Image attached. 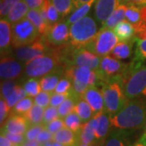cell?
<instances>
[{
    "label": "cell",
    "instance_id": "56",
    "mask_svg": "<svg viewBox=\"0 0 146 146\" xmlns=\"http://www.w3.org/2000/svg\"><path fill=\"white\" fill-rule=\"evenodd\" d=\"M21 146H42V145L36 140H35V141H28V140H26Z\"/></svg>",
    "mask_w": 146,
    "mask_h": 146
},
{
    "label": "cell",
    "instance_id": "25",
    "mask_svg": "<svg viewBox=\"0 0 146 146\" xmlns=\"http://www.w3.org/2000/svg\"><path fill=\"white\" fill-rule=\"evenodd\" d=\"M80 98H80L72 89L66 100L58 107L59 118L64 119L67 115L73 112L75 110L76 105Z\"/></svg>",
    "mask_w": 146,
    "mask_h": 146
},
{
    "label": "cell",
    "instance_id": "34",
    "mask_svg": "<svg viewBox=\"0 0 146 146\" xmlns=\"http://www.w3.org/2000/svg\"><path fill=\"white\" fill-rule=\"evenodd\" d=\"M23 88L25 90L27 96L31 98H35L42 90L40 81L37 78H28L23 83Z\"/></svg>",
    "mask_w": 146,
    "mask_h": 146
},
{
    "label": "cell",
    "instance_id": "12",
    "mask_svg": "<svg viewBox=\"0 0 146 146\" xmlns=\"http://www.w3.org/2000/svg\"><path fill=\"white\" fill-rule=\"evenodd\" d=\"M25 64L15 57L8 55L1 56L0 76L2 80H16L22 76L25 72Z\"/></svg>",
    "mask_w": 146,
    "mask_h": 146
},
{
    "label": "cell",
    "instance_id": "42",
    "mask_svg": "<svg viewBox=\"0 0 146 146\" xmlns=\"http://www.w3.org/2000/svg\"><path fill=\"white\" fill-rule=\"evenodd\" d=\"M52 94L47 93L45 91H42L39 94H37L36 97L34 98V104L37 105L41 106L42 108H46L49 106L50 103V98H51Z\"/></svg>",
    "mask_w": 146,
    "mask_h": 146
},
{
    "label": "cell",
    "instance_id": "13",
    "mask_svg": "<svg viewBox=\"0 0 146 146\" xmlns=\"http://www.w3.org/2000/svg\"><path fill=\"white\" fill-rule=\"evenodd\" d=\"M90 122L94 127L97 141H106L111 128L110 115L104 109L98 114L94 115Z\"/></svg>",
    "mask_w": 146,
    "mask_h": 146
},
{
    "label": "cell",
    "instance_id": "27",
    "mask_svg": "<svg viewBox=\"0 0 146 146\" xmlns=\"http://www.w3.org/2000/svg\"><path fill=\"white\" fill-rule=\"evenodd\" d=\"M26 18L31 21L32 24L36 27L40 34L44 35L48 31L50 25L42 18L39 9H30L27 13Z\"/></svg>",
    "mask_w": 146,
    "mask_h": 146
},
{
    "label": "cell",
    "instance_id": "46",
    "mask_svg": "<svg viewBox=\"0 0 146 146\" xmlns=\"http://www.w3.org/2000/svg\"><path fill=\"white\" fill-rule=\"evenodd\" d=\"M1 134L4 135L6 137H7L10 141L14 145L21 146L25 141H26L25 135H16V134H11L9 132H7L4 131H1Z\"/></svg>",
    "mask_w": 146,
    "mask_h": 146
},
{
    "label": "cell",
    "instance_id": "2",
    "mask_svg": "<svg viewBox=\"0 0 146 146\" xmlns=\"http://www.w3.org/2000/svg\"><path fill=\"white\" fill-rule=\"evenodd\" d=\"M123 91L127 99H146V65L132 59L122 76Z\"/></svg>",
    "mask_w": 146,
    "mask_h": 146
},
{
    "label": "cell",
    "instance_id": "49",
    "mask_svg": "<svg viewBox=\"0 0 146 146\" xmlns=\"http://www.w3.org/2000/svg\"><path fill=\"white\" fill-rule=\"evenodd\" d=\"M11 110L8 108L6 101L3 98L0 100V123L1 126H3V122L5 121L7 117L8 116V114H10Z\"/></svg>",
    "mask_w": 146,
    "mask_h": 146
},
{
    "label": "cell",
    "instance_id": "3",
    "mask_svg": "<svg viewBox=\"0 0 146 146\" xmlns=\"http://www.w3.org/2000/svg\"><path fill=\"white\" fill-rule=\"evenodd\" d=\"M63 69L69 67H88L98 70L101 58L86 48H75L69 43L58 47Z\"/></svg>",
    "mask_w": 146,
    "mask_h": 146
},
{
    "label": "cell",
    "instance_id": "22",
    "mask_svg": "<svg viewBox=\"0 0 146 146\" xmlns=\"http://www.w3.org/2000/svg\"><path fill=\"white\" fill-rule=\"evenodd\" d=\"M116 36L121 42H128L135 38L136 30L133 25L127 21H121L114 29Z\"/></svg>",
    "mask_w": 146,
    "mask_h": 146
},
{
    "label": "cell",
    "instance_id": "50",
    "mask_svg": "<svg viewBox=\"0 0 146 146\" xmlns=\"http://www.w3.org/2000/svg\"><path fill=\"white\" fill-rule=\"evenodd\" d=\"M53 136H54V135L52 133H50L49 131H47L46 128H44L40 132V134L38 135L37 138H36V141H38L41 145H42V144L46 143L48 141H53Z\"/></svg>",
    "mask_w": 146,
    "mask_h": 146
},
{
    "label": "cell",
    "instance_id": "6",
    "mask_svg": "<svg viewBox=\"0 0 146 146\" xmlns=\"http://www.w3.org/2000/svg\"><path fill=\"white\" fill-rule=\"evenodd\" d=\"M98 33L97 21L92 16H86L70 25L69 44L75 48H85Z\"/></svg>",
    "mask_w": 146,
    "mask_h": 146
},
{
    "label": "cell",
    "instance_id": "36",
    "mask_svg": "<svg viewBox=\"0 0 146 146\" xmlns=\"http://www.w3.org/2000/svg\"><path fill=\"white\" fill-rule=\"evenodd\" d=\"M33 102L34 101L31 97H26L16 103V106L11 110V114L25 115L33 107Z\"/></svg>",
    "mask_w": 146,
    "mask_h": 146
},
{
    "label": "cell",
    "instance_id": "41",
    "mask_svg": "<svg viewBox=\"0 0 146 146\" xmlns=\"http://www.w3.org/2000/svg\"><path fill=\"white\" fill-rule=\"evenodd\" d=\"M22 0H1L0 3V16L1 19L5 18L8 15L10 11Z\"/></svg>",
    "mask_w": 146,
    "mask_h": 146
},
{
    "label": "cell",
    "instance_id": "43",
    "mask_svg": "<svg viewBox=\"0 0 146 146\" xmlns=\"http://www.w3.org/2000/svg\"><path fill=\"white\" fill-rule=\"evenodd\" d=\"M45 128L44 124H36V125H30L28 130L25 132V139L28 141H35L36 140L40 132Z\"/></svg>",
    "mask_w": 146,
    "mask_h": 146
},
{
    "label": "cell",
    "instance_id": "29",
    "mask_svg": "<svg viewBox=\"0 0 146 146\" xmlns=\"http://www.w3.org/2000/svg\"><path fill=\"white\" fill-rule=\"evenodd\" d=\"M95 2H96V0H90L87 3L84 4L80 7H79L78 9L74 11L72 13L70 16H68V18L66 19L67 24L70 26L74 23H76L80 20L83 19L84 17H85L88 15L92 6L95 3Z\"/></svg>",
    "mask_w": 146,
    "mask_h": 146
},
{
    "label": "cell",
    "instance_id": "33",
    "mask_svg": "<svg viewBox=\"0 0 146 146\" xmlns=\"http://www.w3.org/2000/svg\"><path fill=\"white\" fill-rule=\"evenodd\" d=\"M63 120H64L65 127L69 128L75 132H79L84 124L82 120L80 119V118L76 113L75 110L72 113H70L68 115H67L63 119Z\"/></svg>",
    "mask_w": 146,
    "mask_h": 146
},
{
    "label": "cell",
    "instance_id": "54",
    "mask_svg": "<svg viewBox=\"0 0 146 146\" xmlns=\"http://www.w3.org/2000/svg\"><path fill=\"white\" fill-rule=\"evenodd\" d=\"M13 145L12 143L11 142L10 140L6 137L4 135L1 134L0 136V146H11Z\"/></svg>",
    "mask_w": 146,
    "mask_h": 146
},
{
    "label": "cell",
    "instance_id": "5",
    "mask_svg": "<svg viewBox=\"0 0 146 146\" xmlns=\"http://www.w3.org/2000/svg\"><path fill=\"white\" fill-rule=\"evenodd\" d=\"M58 70H64L58 47L52 48L45 55L27 63L25 68V76L26 78H41Z\"/></svg>",
    "mask_w": 146,
    "mask_h": 146
},
{
    "label": "cell",
    "instance_id": "55",
    "mask_svg": "<svg viewBox=\"0 0 146 146\" xmlns=\"http://www.w3.org/2000/svg\"><path fill=\"white\" fill-rule=\"evenodd\" d=\"M90 0H72L73 7H74V11L78 9L79 7H80L84 4L87 3Z\"/></svg>",
    "mask_w": 146,
    "mask_h": 146
},
{
    "label": "cell",
    "instance_id": "20",
    "mask_svg": "<svg viewBox=\"0 0 146 146\" xmlns=\"http://www.w3.org/2000/svg\"><path fill=\"white\" fill-rule=\"evenodd\" d=\"M79 132H75L69 128L63 127V129L54 134L53 141L64 146H80V140Z\"/></svg>",
    "mask_w": 146,
    "mask_h": 146
},
{
    "label": "cell",
    "instance_id": "10",
    "mask_svg": "<svg viewBox=\"0 0 146 146\" xmlns=\"http://www.w3.org/2000/svg\"><path fill=\"white\" fill-rule=\"evenodd\" d=\"M44 41L50 48H58L67 45L70 40V26L66 21H60L49 28L43 35Z\"/></svg>",
    "mask_w": 146,
    "mask_h": 146
},
{
    "label": "cell",
    "instance_id": "16",
    "mask_svg": "<svg viewBox=\"0 0 146 146\" xmlns=\"http://www.w3.org/2000/svg\"><path fill=\"white\" fill-rule=\"evenodd\" d=\"M29 126L25 115L10 114L3 126H2L1 131H4L11 134L25 135Z\"/></svg>",
    "mask_w": 146,
    "mask_h": 146
},
{
    "label": "cell",
    "instance_id": "51",
    "mask_svg": "<svg viewBox=\"0 0 146 146\" xmlns=\"http://www.w3.org/2000/svg\"><path fill=\"white\" fill-rule=\"evenodd\" d=\"M30 9H41L45 0H24Z\"/></svg>",
    "mask_w": 146,
    "mask_h": 146
},
{
    "label": "cell",
    "instance_id": "57",
    "mask_svg": "<svg viewBox=\"0 0 146 146\" xmlns=\"http://www.w3.org/2000/svg\"><path fill=\"white\" fill-rule=\"evenodd\" d=\"M105 141H96L89 146H104Z\"/></svg>",
    "mask_w": 146,
    "mask_h": 146
},
{
    "label": "cell",
    "instance_id": "37",
    "mask_svg": "<svg viewBox=\"0 0 146 146\" xmlns=\"http://www.w3.org/2000/svg\"><path fill=\"white\" fill-rule=\"evenodd\" d=\"M26 96L27 94L25 89L23 87L20 86V85H17L15 90L7 98V99L5 100L8 108L10 110L12 109L19 101L26 98Z\"/></svg>",
    "mask_w": 146,
    "mask_h": 146
},
{
    "label": "cell",
    "instance_id": "24",
    "mask_svg": "<svg viewBox=\"0 0 146 146\" xmlns=\"http://www.w3.org/2000/svg\"><path fill=\"white\" fill-rule=\"evenodd\" d=\"M127 6L126 4H120L115 11L111 14V16L108 18V20L102 25L100 29H114L115 27L120 23L121 21H124L126 19L125 13Z\"/></svg>",
    "mask_w": 146,
    "mask_h": 146
},
{
    "label": "cell",
    "instance_id": "9",
    "mask_svg": "<svg viewBox=\"0 0 146 146\" xmlns=\"http://www.w3.org/2000/svg\"><path fill=\"white\" fill-rule=\"evenodd\" d=\"M51 49L46 44L43 35H41L33 43L15 49L13 57L26 64L35 58L45 55Z\"/></svg>",
    "mask_w": 146,
    "mask_h": 146
},
{
    "label": "cell",
    "instance_id": "40",
    "mask_svg": "<svg viewBox=\"0 0 146 146\" xmlns=\"http://www.w3.org/2000/svg\"><path fill=\"white\" fill-rule=\"evenodd\" d=\"M72 89V80L63 76L58 84L57 87L54 90V93L59 94H68L71 92Z\"/></svg>",
    "mask_w": 146,
    "mask_h": 146
},
{
    "label": "cell",
    "instance_id": "7",
    "mask_svg": "<svg viewBox=\"0 0 146 146\" xmlns=\"http://www.w3.org/2000/svg\"><path fill=\"white\" fill-rule=\"evenodd\" d=\"M40 33L26 17L12 25L11 46L14 49L32 44L41 36Z\"/></svg>",
    "mask_w": 146,
    "mask_h": 146
},
{
    "label": "cell",
    "instance_id": "39",
    "mask_svg": "<svg viewBox=\"0 0 146 146\" xmlns=\"http://www.w3.org/2000/svg\"><path fill=\"white\" fill-rule=\"evenodd\" d=\"M18 84L15 80H2L1 83V98L7 99L11 93L15 90Z\"/></svg>",
    "mask_w": 146,
    "mask_h": 146
},
{
    "label": "cell",
    "instance_id": "1",
    "mask_svg": "<svg viewBox=\"0 0 146 146\" xmlns=\"http://www.w3.org/2000/svg\"><path fill=\"white\" fill-rule=\"evenodd\" d=\"M111 128L139 131L146 126V99H128L123 109L110 116Z\"/></svg>",
    "mask_w": 146,
    "mask_h": 146
},
{
    "label": "cell",
    "instance_id": "23",
    "mask_svg": "<svg viewBox=\"0 0 146 146\" xmlns=\"http://www.w3.org/2000/svg\"><path fill=\"white\" fill-rule=\"evenodd\" d=\"M134 45H136L135 38L128 42H119L115 46L112 52L110 53V54L112 57L119 60L127 59L132 56Z\"/></svg>",
    "mask_w": 146,
    "mask_h": 146
},
{
    "label": "cell",
    "instance_id": "28",
    "mask_svg": "<svg viewBox=\"0 0 146 146\" xmlns=\"http://www.w3.org/2000/svg\"><path fill=\"white\" fill-rule=\"evenodd\" d=\"M79 134H80V143L82 144L90 145L97 141L96 135H95V129L92 123L90 122V120L89 122L84 123Z\"/></svg>",
    "mask_w": 146,
    "mask_h": 146
},
{
    "label": "cell",
    "instance_id": "4",
    "mask_svg": "<svg viewBox=\"0 0 146 146\" xmlns=\"http://www.w3.org/2000/svg\"><path fill=\"white\" fill-rule=\"evenodd\" d=\"M100 87L104 98L105 110L113 116L123 109L128 101L124 94L122 77L108 79L101 84Z\"/></svg>",
    "mask_w": 146,
    "mask_h": 146
},
{
    "label": "cell",
    "instance_id": "30",
    "mask_svg": "<svg viewBox=\"0 0 146 146\" xmlns=\"http://www.w3.org/2000/svg\"><path fill=\"white\" fill-rule=\"evenodd\" d=\"M76 113L79 115L80 119L82 120L83 123L89 122L94 116V111L89 104L83 98H80L77 102L75 107Z\"/></svg>",
    "mask_w": 146,
    "mask_h": 146
},
{
    "label": "cell",
    "instance_id": "35",
    "mask_svg": "<svg viewBox=\"0 0 146 146\" xmlns=\"http://www.w3.org/2000/svg\"><path fill=\"white\" fill-rule=\"evenodd\" d=\"M43 6L46 7V10L47 21H48V24L50 26H51L61 21L62 17L56 9V7L53 5L50 0H45Z\"/></svg>",
    "mask_w": 146,
    "mask_h": 146
},
{
    "label": "cell",
    "instance_id": "38",
    "mask_svg": "<svg viewBox=\"0 0 146 146\" xmlns=\"http://www.w3.org/2000/svg\"><path fill=\"white\" fill-rule=\"evenodd\" d=\"M136 47H135V57L133 59L136 61L144 63L146 60V39L138 40L136 39Z\"/></svg>",
    "mask_w": 146,
    "mask_h": 146
},
{
    "label": "cell",
    "instance_id": "19",
    "mask_svg": "<svg viewBox=\"0 0 146 146\" xmlns=\"http://www.w3.org/2000/svg\"><path fill=\"white\" fill-rule=\"evenodd\" d=\"M93 72L94 70L88 67H69L64 69L63 76L72 80H77L89 86Z\"/></svg>",
    "mask_w": 146,
    "mask_h": 146
},
{
    "label": "cell",
    "instance_id": "58",
    "mask_svg": "<svg viewBox=\"0 0 146 146\" xmlns=\"http://www.w3.org/2000/svg\"><path fill=\"white\" fill-rule=\"evenodd\" d=\"M11 146H18V145H11Z\"/></svg>",
    "mask_w": 146,
    "mask_h": 146
},
{
    "label": "cell",
    "instance_id": "18",
    "mask_svg": "<svg viewBox=\"0 0 146 146\" xmlns=\"http://www.w3.org/2000/svg\"><path fill=\"white\" fill-rule=\"evenodd\" d=\"M12 39V25L7 19L0 21V51L1 56L10 54Z\"/></svg>",
    "mask_w": 146,
    "mask_h": 146
},
{
    "label": "cell",
    "instance_id": "48",
    "mask_svg": "<svg viewBox=\"0 0 146 146\" xmlns=\"http://www.w3.org/2000/svg\"><path fill=\"white\" fill-rule=\"evenodd\" d=\"M68 94H55V93L52 94L51 98H50V106H54V107H58L66 100V98H68Z\"/></svg>",
    "mask_w": 146,
    "mask_h": 146
},
{
    "label": "cell",
    "instance_id": "45",
    "mask_svg": "<svg viewBox=\"0 0 146 146\" xmlns=\"http://www.w3.org/2000/svg\"><path fill=\"white\" fill-rule=\"evenodd\" d=\"M63 127H65V124H64V120L62 118H58L52 122L47 123L46 125H45V128L47 131H49L50 133H52L53 135L55 134L58 131L63 129Z\"/></svg>",
    "mask_w": 146,
    "mask_h": 146
},
{
    "label": "cell",
    "instance_id": "26",
    "mask_svg": "<svg viewBox=\"0 0 146 146\" xmlns=\"http://www.w3.org/2000/svg\"><path fill=\"white\" fill-rule=\"evenodd\" d=\"M29 11V6L27 5L26 3L24 0H22L19 2L16 5H15V7L10 11V12L6 16L5 19L9 21L11 25H13L25 18Z\"/></svg>",
    "mask_w": 146,
    "mask_h": 146
},
{
    "label": "cell",
    "instance_id": "8",
    "mask_svg": "<svg viewBox=\"0 0 146 146\" xmlns=\"http://www.w3.org/2000/svg\"><path fill=\"white\" fill-rule=\"evenodd\" d=\"M118 37L113 29H100L91 43L85 47L98 57L109 55L118 44Z\"/></svg>",
    "mask_w": 146,
    "mask_h": 146
},
{
    "label": "cell",
    "instance_id": "52",
    "mask_svg": "<svg viewBox=\"0 0 146 146\" xmlns=\"http://www.w3.org/2000/svg\"><path fill=\"white\" fill-rule=\"evenodd\" d=\"M122 3L126 5H139L145 6L146 0H122Z\"/></svg>",
    "mask_w": 146,
    "mask_h": 146
},
{
    "label": "cell",
    "instance_id": "47",
    "mask_svg": "<svg viewBox=\"0 0 146 146\" xmlns=\"http://www.w3.org/2000/svg\"><path fill=\"white\" fill-rule=\"evenodd\" d=\"M72 90L78 95L80 98H82L86 90L89 89V85L86 84L81 83L77 80H72Z\"/></svg>",
    "mask_w": 146,
    "mask_h": 146
},
{
    "label": "cell",
    "instance_id": "53",
    "mask_svg": "<svg viewBox=\"0 0 146 146\" xmlns=\"http://www.w3.org/2000/svg\"><path fill=\"white\" fill-rule=\"evenodd\" d=\"M131 146H146V132L143 133L142 136L135 141Z\"/></svg>",
    "mask_w": 146,
    "mask_h": 146
},
{
    "label": "cell",
    "instance_id": "32",
    "mask_svg": "<svg viewBox=\"0 0 146 146\" xmlns=\"http://www.w3.org/2000/svg\"><path fill=\"white\" fill-rule=\"evenodd\" d=\"M53 5L56 7L62 18L70 16V14L74 11L72 0H50Z\"/></svg>",
    "mask_w": 146,
    "mask_h": 146
},
{
    "label": "cell",
    "instance_id": "17",
    "mask_svg": "<svg viewBox=\"0 0 146 146\" xmlns=\"http://www.w3.org/2000/svg\"><path fill=\"white\" fill-rule=\"evenodd\" d=\"M85 100L94 111V115L98 114L105 109V103L102 90L98 86H89L82 97Z\"/></svg>",
    "mask_w": 146,
    "mask_h": 146
},
{
    "label": "cell",
    "instance_id": "14",
    "mask_svg": "<svg viewBox=\"0 0 146 146\" xmlns=\"http://www.w3.org/2000/svg\"><path fill=\"white\" fill-rule=\"evenodd\" d=\"M120 4L122 0H96L94 11L95 20L103 25Z\"/></svg>",
    "mask_w": 146,
    "mask_h": 146
},
{
    "label": "cell",
    "instance_id": "31",
    "mask_svg": "<svg viewBox=\"0 0 146 146\" xmlns=\"http://www.w3.org/2000/svg\"><path fill=\"white\" fill-rule=\"evenodd\" d=\"M45 108L34 104L31 109L29 110L25 117L28 120L29 125H36V124H43V117H44Z\"/></svg>",
    "mask_w": 146,
    "mask_h": 146
},
{
    "label": "cell",
    "instance_id": "44",
    "mask_svg": "<svg viewBox=\"0 0 146 146\" xmlns=\"http://www.w3.org/2000/svg\"><path fill=\"white\" fill-rule=\"evenodd\" d=\"M58 118H59V115H58V110L57 107L49 106L45 109L44 117H43V124L46 125L47 123L52 122Z\"/></svg>",
    "mask_w": 146,
    "mask_h": 146
},
{
    "label": "cell",
    "instance_id": "21",
    "mask_svg": "<svg viewBox=\"0 0 146 146\" xmlns=\"http://www.w3.org/2000/svg\"><path fill=\"white\" fill-rule=\"evenodd\" d=\"M63 71L64 70H58L56 72H54L41 77L39 81L42 91L54 94L59 80L63 76Z\"/></svg>",
    "mask_w": 146,
    "mask_h": 146
},
{
    "label": "cell",
    "instance_id": "15",
    "mask_svg": "<svg viewBox=\"0 0 146 146\" xmlns=\"http://www.w3.org/2000/svg\"><path fill=\"white\" fill-rule=\"evenodd\" d=\"M135 131L113 128L105 141L104 146H131L132 136Z\"/></svg>",
    "mask_w": 146,
    "mask_h": 146
},
{
    "label": "cell",
    "instance_id": "11",
    "mask_svg": "<svg viewBox=\"0 0 146 146\" xmlns=\"http://www.w3.org/2000/svg\"><path fill=\"white\" fill-rule=\"evenodd\" d=\"M128 63H123L119 59L106 55L101 58L98 72L102 83L106 80L116 76H121L127 68ZM101 83V84H102Z\"/></svg>",
    "mask_w": 146,
    "mask_h": 146
}]
</instances>
